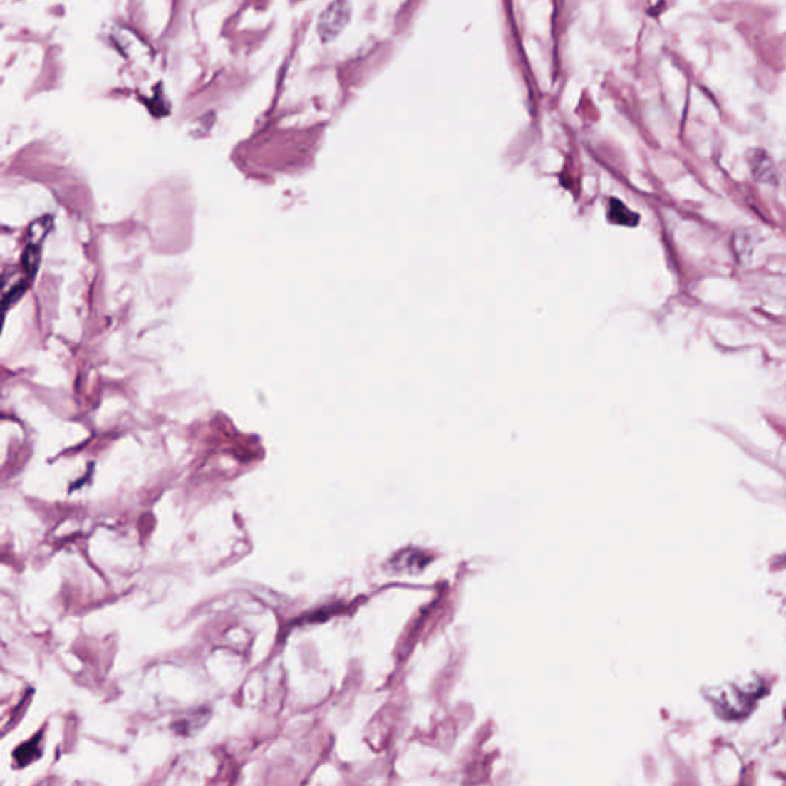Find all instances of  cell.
<instances>
[{"label":"cell","mask_w":786,"mask_h":786,"mask_svg":"<svg viewBox=\"0 0 786 786\" xmlns=\"http://www.w3.org/2000/svg\"><path fill=\"white\" fill-rule=\"evenodd\" d=\"M38 743H41V738H36L33 740L26 742L25 745L19 746L17 751L14 753V759L19 765H28L31 763L36 757H38V754H41V748H38Z\"/></svg>","instance_id":"obj_2"},{"label":"cell","mask_w":786,"mask_h":786,"mask_svg":"<svg viewBox=\"0 0 786 786\" xmlns=\"http://www.w3.org/2000/svg\"><path fill=\"white\" fill-rule=\"evenodd\" d=\"M351 19V6L346 0H335L318 21V34L323 42H332L338 37Z\"/></svg>","instance_id":"obj_1"}]
</instances>
